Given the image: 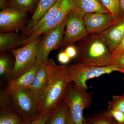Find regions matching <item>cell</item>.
Returning <instances> with one entry per match:
<instances>
[{"label":"cell","mask_w":124,"mask_h":124,"mask_svg":"<svg viewBox=\"0 0 124 124\" xmlns=\"http://www.w3.org/2000/svg\"><path fill=\"white\" fill-rule=\"evenodd\" d=\"M46 73L48 77L45 91L40 98L41 114L53 111L62 100L65 90L71 82L67 66L58 65L51 58L46 62Z\"/></svg>","instance_id":"obj_1"},{"label":"cell","mask_w":124,"mask_h":124,"mask_svg":"<svg viewBox=\"0 0 124 124\" xmlns=\"http://www.w3.org/2000/svg\"><path fill=\"white\" fill-rule=\"evenodd\" d=\"M75 46L77 54L74 59V63L100 67L111 65L113 54L102 34H88Z\"/></svg>","instance_id":"obj_2"},{"label":"cell","mask_w":124,"mask_h":124,"mask_svg":"<svg viewBox=\"0 0 124 124\" xmlns=\"http://www.w3.org/2000/svg\"><path fill=\"white\" fill-rule=\"evenodd\" d=\"M10 99L12 107L28 123L41 115L39 100L27 89H23L8 84Z\"/></svg>","instance_id":"obj_3"},{"label":"cell","mask_w":124,"mask_h":124,"mask_svg":"<svg viewBox=\"0 0 124 124\" xmlns=\"http://www.w3.org/2000/svg\"><path fill=\"white\" fill-rule=\"evenodd\" d=\"M93 95V93L79 88L72 82L68 85L62 100L69 108L74 124H84V111L91 106Z\"/></svg>","instance_id":"obj_4"},{"label":"cell","mask_w":124,"mask_h":124,"mask_svg":"<svg viewBox=\"0 0 124 124\" xmlns=\"http://www.w3.org/2000/svg\"><path fill=\"white\" fill-rule=\"evenodd\" d=\"M67 73L71 82L79 88L88 91L89 88L86 81L105 74L118 71L124 73V69L112 65L106 67L87 66L80 63H73L67 65Z\"/></svg>","instance_id":"obj_5"},{"label":"cell","mask_w":124,"mask_h":124,"mask_svg":"<svg viewBox=\"0 0 124 124\" xmlns=\"http://www.w3.org/2000/svg\"><path fill=\"white\" fill-rule=\"evenodd\" d=\"M41 39L40 36L27 44L10 51L14 56L15 62L9 81L20 77L37 62Z\"/></svg>","instance_id":"obj_6"},{"label":"cell","mask_w":124,"mask_h":124,"mask_svg":"<svg viewBox=\"0 0 124 124\" xmlns=\"http://www.w3.org/2000/svg\"><path fill=\"white\" fill-rule=\"evenodd\" d=\"M85 13L73 8L65 19V31L61 47L72 45L88 35L84 17Z\"/></svg>","instance_id":"obj_7"},{"label":"cell","mask_w":124,"mask_h":124,"mask_svg":"<svg viewBox=\"0 0 124 124\" xmlns=\"http://www.w3.org/2000/svg\"><path fill=\"white\" fill-rule=\"evenodd\" d=\"M65 26L64 20L58 26L43 34L44 36L40 42L37 57V62L40 65L48 59L51 51L61 47Z\"/></svg>","instance_id":"obj_8"},{"label":"cell","mask_w":124,"mask_h":124,"mask_svg":"<svg viewBox=\"0 0 124 124\" xmlns=\"http://www.w3.org/2000/svg\"><path fill=\"white\" fill-rule=\"evenodd\" d=\"M27 18V12L13 7L1 10L0 33L22 31L28 22Z\"/></svg>","instance_id":"obj_9"},{"label":"cell","mask_w":124,"mask_h":124,"mask_svg":"<svg viewBox=\"0 0 124 124\" xmlns=\"http://www.w3.org/2000/svg\"><path fill=\"white\" fill-rule=\"evenodd\" d=\"M73 8V0H61L57 11L53 17L29 36L25 41L24 45L60 25Z\"/></svg>","instance_id":"obj_10"},{"label":"cell","mask_w":124,"mask_h":124,"mask_svg":"<svg viewBox=\"0 0 124 124\" xmlns=\"http://www.w3.org/2000/svg\"><path fill=\"white\" fill-rule=\"evenodd\" d=\"M84 21L87 34H102L117 22L110 14L89 13L85 14Z\"/></svg>","instance_id":"obj_11"},{"label":"cell","mask_w":124,"mask_h":124,"mask_svg":"<svg viewBox=\"0 0 124 124\" xmlns=\"http://www.w3.org/2000/svg\"><path fill=\"white\" fill-rule=\"evenodd\" d=\"M102 34L112 53L124 37V15L121 16L115 24Z\"/></svg>","instance_id":"obj_12"},{"label":"cell","mask_w":124,"mask_h":124,"mask_svg":"<svg viewBox=\"0 0 124 124\" xmlns=\"http://www.w3.org/2000/svg\"><path fill=\"white\" fill-rule=\"evenodd\" d=\"M28 38L27 36L23 33L16 32L0 33V53L9 52L23 46L25 41Z\"/></svg>","instance_id":"obj_13"},{"label":"cell","mask_w":124,"mask_h":124,"mask_svg":"<svg viewBox=\"0 0 124 124\" xmlns=\"http://www.w3.org/2000/svg\"><path fill=\"white\" fill-rule=\"evenodd\" d=\"M47 60L40 65L34 81L32 84L28 88L26 89L37 98L39 100L46 88L48 81V77L46 70Z\"/></svg>","instance_id":"obj_14"},{"label":"cell","mask_w":124,"mask_h":124,"mask_svg":"<svg viewBox=\"0 0 124 124\" xmlns=\"http://www.w3.org/2000/svg\"><path fill=\"white\" fill-rule=\"evenodd\" d=\"M58 0H39L31 17L28 22L26 27L22 32L28 36L31 29L51 8Z\"/></svg>","instance_id":"obj_15"},{"label":"cell","mask_w":124,"mask_h":124,"mask_svg":"<svg viewBox=\"0 0 124 124\" xmlns=\"http://www.w3.org/2000/svg\"><path fill=\"white\" fill-rule=\"evenodd\" d=\"M26 122L14 110L10 102L0 104V124H23Z\"/></svg>","instance_id":"obj_16"},{"label":"cell","mask_w":124,"mask_h":124,"mask_svg":"<svg viewBox=\"0 0 124 124\" xmlns=\"http://www.w3.org/2000/svg\"><path fill=\"white\" fill-rule=\"evenodd\" d=\"M15 58L11 52H6L0 54V76L1 83L9 82L15 64Z\"/></svg>","instance_id":"obj_17"},{"label":"cell","mask_w":124,"mask_h":124,"mask_svg":"<svg viewBox=\"0 0 124 124\" xmlns=\"http://www.w3.org/2000/svg\"><path fill=\"white\" fill-rule=\"evenodd\" d=\"M73 8L84 12L110 14L99 0H73Z\"/></svg>","instance_id":"obj_18"},{"label":"cell","mask_w":124,"mask_h":124,"mask_svg":"<svg viewBox=\"0 0 124 124\" xmlns=\"http://www.w3.org/2000/svg\"><path fill=\"white\" fill-rule=\"evenodd\" d=\"M40 64L38 62L19 77L11 80L8 84L14 85L18 88L26 89L32 84L38 72Z\"/></svg>","instance_id":"obj_19"},{"label":"cell","mask_w":124,"mask_h":124,"mask_svg":"<svg viewBox=\"0 0 124 124\" xmlns=\"http://www.w3.org/2000/svg\"><path fill=\"white\" fill-rule=\"evenodd\" d=\"M70 114L69 108L62 99L45 124H68Z\"/></svg>","instance_id":"obj_20"},{"label":"cell","mask_w":124,"mask_h":124,"mask_svg":"<svg viewBox=\"0 0 124 124\" xmlns=\"http://www.w3.org/2000/svg\"><path fill=\"white\" fill-rule=\"evenodd\" d=\"M86 120L88 124H117L108 110L92 114Z\"/></svg>","instance_id":"obj_21"},{"label":"cell","mask_w":124,"mask_h":124,"mask_svg":"<svg viewBox=\"0 0 124 124\" xmlns=\"http://www.w3.org/2000/svg\"><path fill=\"white\" fill-rule=\"evenodd\" d=\"M39 0H9V7L28 12L33 11L36 5Z\"/></svg>","instance_id":"obj_22"},{"label":"cell","mask_w":124,"mask_h":124,"mask_svg":"<svg viewBox=\"0 0 124 124\" xmlns=\"http://www.w3.org/2000/svg\"><path fill=\"white\" fill-rule=\"evenodd\" d=\"M61 1V0H58L56 3L42 16V17L38 21L33 28L29 31L28 34V37L32 32L39 29L44 23L53 17L56 11H57Z\"/></svg>","instance_id":"obj_23"},{"label":"cell","mask_w":124,"mask_h":124,"mask_svg":"<svg viewBox=\"0 0 124 124\" xmlns=\"http://www.w3.org/2000/svg\"><path fill=\"white\" fill-rule=\"evenodd\" d=\"M105 8L116 20H118L120 18L119 0H99Z\"/></svg>","instance_id":"obj_24"},{"label":"cell","mask_w":124,"mask_h":124,"mask_svg":"<svg viewBox=\"0 0 124 124\" xmlns=\"http://www.w3.org/2000/svg\"><path fill=\"white\" fill-rule=\"evenodd\" d=\"M108 109H116L124 113V94L113 95L111 101L108 102Z\"/></svg>","instance_id":"obj_25"},{"label":"cell","mask_w":124,"mask_h":124,"mask_svg":"<svg viewBox=\"0 0 124 124\" xmlns=\"http://www.w3.org/2000/svg\"><path fill=\"white\" fill-rule=\"evenodd\" d=\"M109 113L113 117L117 124H124V113L116 109H108Z\"/></svg>","instance_id":"obj_26"},{"label":"cell","mask_w":124,"mask_h":124,"mask_svg":"<svg viewBox=\"0 0 124 124\" xmlns=\"http://www.w3.org/2000/svg\"><path fill=\"white\" fill-rule=\"evenodd\" d=\"M111 65L124 69V51L113 59Z\"/></svg>","instance_id":"obj_27"},{"label":"cell","mask_w":124,"mask_h":124,"mask_svg":"<svg viewBox=\"0 0 124 124\" xmlns=\"http://www.w3.org/2000/svg\"><path fill=\"white\" fill-rule=\"evenodd\" d=\"M52 111H53L41 114L39 117L32 122H30L29 124H45Z\"/></svg>","instance_id":"obj_28"},{"label":"cell","mask_w":124,"mask_h":124,"mask_svg":"<svg viewBox=\"0 0 124 124\" xmlns=\"http://www.w3.org/2000/svg\"><path fill=\"white\" fill-rule=\"evenodd\" d=\"M64 52L71 59H74L77 55V50L75 46L70 45L65 47Z\"/></svg>","instance_id":"obj_29"},{"label":"cell","mask_w":124,"mask_h":124,"mask_svg":"<svg viewBox=\"0 0 124 124\" xmlns=\"http://www.w3.org/2000/svg\"><path fill=\"white\" fill-rule=\"evenodd\" d=\"M70 59V58L64 51H61L58 54V60L62 64H67L69 63Z\"/></svg>","instance_id":"obj_30"},{"label":"cell","mask_w":124,"mask_h":124,"mask_svg":"<svg viewBox=\"0 0 124 124\" xmlns=\"http://www.w3.org/2000/svg\"><path fill=\"white\" fill-rule=\"evenodd\" d=\"M124 51V37L115 50L112 52L113 59Z\"/></svg>","instance_id":"obj_31"},{"label":"cell","mask_w":124,"mask_h":124,"mask_svg":"<svg viewBox=\"0 0 124 124\" xmlns=\"http://www.w3.org/2000/svg\"><path fill=\"white\" fill-rule=\"evenodd\" d=\"M8 5H9V4H7V0H0V9L1 10L8 8Z\"/></svg>","instance_id":"obj_32"},{"label":"cell","mask_w":124,"mask_h":124,"mask_svg":"<svg viewBox=\"0 0 124 124\" xmlns=\"http://www.w3.org/2000/svg\"><path fill=\"white\" fill-rule=\"evenodd\" d=\"M119 4L121 16L124 15V0H119Z\"/></svg>","instance_id":"obj_33"},{"label":"cell","mask_w":124,"mask_h":124,"mask_svg":"<svg viewBox=\"0 0 124 124\" xmlns=\"http://www.w3.org/2000/svg\"><path fill=\"white\" fill-rule=\"evenodd\" d=\"M68 124H75L73 122V120H72V119L71 117L70 114V116H69Z\"/></svg>","instance_id":"obj_34"},{"label":"cell","mask_w":124,"mask_h":124,"mask_svg":"<svg viewBox=\"0 0 124 124\" xmlns=\"http://www.w3.org/2000/svg\"><path fill=\"white\" fill-rule=\"evenodd\" d=\"M84 124H88L86 122V119L85 118L84 120Z\"/></svg>","instance_id":"obj_35"},{"label":"cell","mask_w":124,"mask_h":124,"mask_svg":"<svg viewBox=\"0 0 124 124\" xmlns=\"http://www.w3.org/2000/svg\"><path fill=\"white\" fill-rule=\"evenodd\" d=\"M29 123H28V122H26V123H24V124H29Z\"/></svg>","instance_id":"obj_36"},{"label":"cell","mask_w":124,"mask_h":124,"mask_svg":"<svg viewBox=\"0 0 124 124\" xmlns=\"http://www.w3.org/2000/svg\"></svg>","instance_id":"obj_37"}]
</instances>
